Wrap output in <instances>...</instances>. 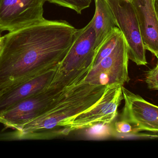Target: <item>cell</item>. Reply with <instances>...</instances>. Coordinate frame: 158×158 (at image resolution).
<instances>
[{"label": "cell", "instance_id": "1", "mask_svg": "<svg viewBox=\"0 0 158 158\" xmlns=\"http://www.w3.org/2000/svg\"><path fill=\"white\" fill-rule=\"evenodd\" d=\"M77 29L44 19L5 35L0 54V91L58 68Z\"/></svg>", "mask_w": 158, "mask_h": 158}, {"label": "cell", "instance_id": "2", "mask_svg": "<svg viewBox=\"0 0 158 158\" xmlns=\"http://www.w3.org/2000/svg\"><path fill=\"white\" fill-rule=\"evenodd\" d=\"M107 85L85 80L71 85L48 105L38 117L20 129L1 135L8 140H40L68 135L66 123L72 118L94 108L104 94Z\"/></svg>", "mask_w": 158, "mask_h": 158}, {"label": "cell", "instance_id": "3", "mask_svg": "<svg viewBox=\"0 0 158 158\" xmlns=\"http://www.w3.org/2000/svg\"><path fill=\"white\" fill-rule=\"evenodd\" d=\"M88 70L56 74L51 84L33 95L0 113V123L4 130H19L41 114L43 110L73 84L85 80Z\"/></svg>", "mask_w": 158, "mask_h": 158}, {"label": "cell", "instance_id": "4", "mask_svg": "<svg viewBox=\"0 0 158 158\" xmlns=\"http://www.w3.org/2000/svg\"><path fill=\"white\" fill-rule=\"evenodd\" d=\"M110 6L118 28L128 45L129 59L138 66L148 64L146 50L134 6L131 0H106Z\"/></svg>", "mask_w": 158, "mask_h": 158}, {"label": "cell", "instance_id": "5", "mask_svg": "<svg viewBox=\"0 0 158 158\" xmlns=\"http://www.w3.org/2000/svg\"><path fill=\"white\" fill-rule=\"evenodd\" d=\"M129 60L128 45L122 33L111 53L92 68L85 81L96 85H123L130 80Z\"/></svg>", "mask_w": 158, "mask_h": 158}, {"label": "cell", "instance_id": "6", "mask_svg": "<svg viewBox=\"0 0 158 158\" xmlns=\"http://www.w3.org/2000/svg\"><path fill=\"white\" fill-rule=\"evenodd\" d=\"M123 86L107 85L103 96L94 108L67 122L64 129L67 133L97 123L110 124L118 115V108L123 99Z\"/></svg>", "mask_w": 158, "mask_h": 158}, {"label": "cell", "instance_id": "7", "mask_svg": "<svg viewBox=\"0 0 158 158\" xmlns=\"http://www.w3.org/2000/svg\"><path fill=\"white\" fill-rule=\"evenodd\" d=\"M47 0H0V32H9L37 23L44 18Z\"/></svg>", "mask_w": 158, "mask_h": 158}, {"label": "cell", "instance_id": "8", "mask_svg": "<svg viewBox=\"0 0 158 158\" xmlns=\"http://www.w3.org/2000/svg\"><path fill=\"white\" fill-rule=\"evenodd\" d=\"M96 53L95 32L90 21L84 28L77 29L71 46L57 71L66 74L93 68Z\"/></svg>", "mask_w": 158, "mask_h": 158}, {"label": "cell", "instance_id": "9", "mask_svg": "<svg viewBox=\"0 0 158 158\" xmlns=\"http://www.w3.org/2000/svg\"><path fill=\"white\" fill-rule=\"evenodd\" d=\"M124 106L122 120L130 122L135 134L146 131L158 135V106L146 101L123 86Z\"/></svg>", "mask_w": 158, "mask_h": 158}, {"label": "cell", "instance_id": "10", "mask_svg": "<svg viewBox=\"0 0 158 158\" xmlns=\"http://www.w3.org/2000/svg\"><path fill=\"white\" fill-rule=\"evenodd\" d=\"M57 69L0 91V113L48 87Z\"/></svg>", "mask_w": 158, "mask_h": 158}, {"label": "cell", "instance_id": "11", "mask_svg": "<svg viewBox=\"0 0 158 158\" xmlns=\"http://www.w3.org/2000/svg\"><path fill=\"white\" fill-rule=\"evenodd\" d=\"M135 7L145 49L158 61V17L152 0H131Z\"/></svg>", "mask_w": 158, "mask_h": 158}, {"label": "cell", "instance_id": "12", "mask_svg": "<svg viewBox=\"0 0 158 158\" xmlns=\"http://www.w3.org/2000/svg\"><path fill=\"white\" fill-rule=\"evenodd\" d=\"M95 10L92 25L95 32L96 49L108 35L118 28L115 17L106 0H94Z\"/></svg>", "mask_w": 158, "mask_h": 158}, {"label": "cell", "instance_id": "13", "mask_svg": "<svg viewBox=\"0 0 158 158\" xmlns=\"http://www.w3.org/2000/svg\"><path fill=\"white\" fill-rule=\"evenodd\" d=\"M51 3L70 8L81 14L83 10L89 7L92 0H47Z\"/></svg>", "mask_w": 158, "mask_h": 158}, {"label": "cell", "instance_id": "14", "mask_svg": "<svg viewBox=\"0 0 158 158\" xmlns=\"http://www.w3.org/2000/svg\"><path fill=\"white\" fill-rule=\"evenodd\" d=\"M86 135L90 138L102 139L112 135V131L110 124L97 123L86 128Z\"/></svg>", "mask_w": 158, "mask_h": 158}, {"label": "cell", "instance_id": "15", "mask_svg": "<svg viewBox=\"0 0 158 158\" xmlns=\"http://www.w3.org/2000/svg\"><path fill=\"white\" fill-rule=\"evenodd\" d=\"M146 82L149 89L158 90V62L156 67L148 72Z\"/></svg>", "mask_w": 158, "mask_h": 158}, {"label": "cell", "instance_id": "16", "mask_svg": "<svg viewBox=\"0 0 158 158\" xmlns=\"http://www.w3.org/2000/svg\"><path fill=\"white\" fill-rule=\"evenodd\" d=\"M114 129L117 133L121 134H130L135 133L132 125L126 121L123 120L115 122Z\"/></svg>", "mask_w": 158, "mask_h": 158}, {"label": "cell", "instance_id": "17", "mask_svg": "<svg viewBox=\"0 0 158 158\" xmlns=\"http://www.w3.org/2000/svg\"><path fill=\"white\" fill-rule=\"evenodd\" d=\"M5 39V37L4 36H0V54L3 48L4 44Z\"/></svg>", "mask_w": 158, "mask_h": 158}, {"label": "cell", "instance_id": "18", "mask_svg": "<svg viewBox=\"0 0 158 158\" xmlns=\"http://www.w3.org/2000/svg\"><path fill=\"white\" fill-rule=\"evenodd\" d=\"M154 6H155V9H156V12L158 17V0H156L155 3H154Z\"/></svg>", "mask_w": 158, "mask_h": 158}, {"label": "cell", "instance_id": "19", "mask_svg": "<svg viewBox=\"0 0 158 158\" xmlns=\"http://www.w3.org/2000/svg\"><path fill=\"white\" fill-rule=\"evenodd\" d=\"M155 1H156V0H152V2H153V3L154 4V3H155Z\"/></svg>", "mask_w": 158, "mask_h": 158}, {"label": "cell", "instance_id": "20", "mask_svg": "<svg viewBox=\"0 0 158 158\" xmlns=\"http://www.w3.org/2000/svg\"></svg>", "mask_w": 158, "mask_h": 158}]
</instances>
